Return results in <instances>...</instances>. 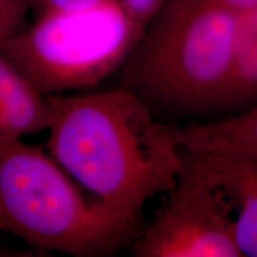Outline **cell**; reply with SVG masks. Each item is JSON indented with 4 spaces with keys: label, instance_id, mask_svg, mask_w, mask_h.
Returning <instances> with one entry per match:
<instances>
[{
    "label": "cell",
    "instance_id": "cell-13",
    "mask_svg": "<svg viewBox=\"0 0 257 257\" xmlns=\"http://www.w3.org/2000/svg\"><path fill=\"white\" fill-rule=\"evenodd\" d=\"M220 2L237 15L245 14L257 9V0H220Z\"/></svg>",
    "mask_w": 257,
    "mask_h": 257
},
{
    "label": "cell",
    "instance_id": "cell-11",
    "mask_svg": "<svg viewBox=\"0 0 257 257\" xmlns=\"http://www.w3.org/2000/svg\"><path fill=\"white\" fill-rule=\"evenodd\" d=\"M166 2L167 0H119L127 15L143 28H147L159 15Z\"/></svg>",
    "mask_w": 257,
    "mask_h": 257
},
{
    "label": "cell",
    "instance_id": "cell-4",
    "mask_svg": "<svg viewBox=\"0 0 257 257\" xmlns=\"http://www.w3.org/2000/svg\"><path fill=\"white\" fill-rule=\"evenodd\" d=\"M146 28L119 0L37 15L0 51L44 95L87 89L123 68Z\"/></svg>",
    "mask_w": 257,
    "mask_h": 257
},
{
    "label": "cell",
    "instance_id": "cell-12",
    "mask_svg": "<svg viewBox=\"0 0 257 257\" xmlns=\"http://www.w3.org/2000/svg\"><path fill=\"white\" fill-rule=\"evenodd\" d=\"M31 11L36 15L53 11H66L91 6L101 0H28Z\"/></svg>",
    "mask_w": 257,
    "mask_h": 257
},
{
    "label": "cell",
    "instance_id": "cell-9",
    "mask_svg": "<svg viewBox=\"0 0 257 257\" xmlns=\"http://www.w3.org/2000/svg\"><path fill=\"white\" fill-rule=\"evenodd\" d=\"M256 104L257 9L239 15L232 70L216 118L238 113Z\"/></svg>",
    "mask_w": 257,
    "mask_h": 257
},
{
    "label": "cell",
    "instance_id": "cell-8",
    "mask_svg": "<svg viewBox=\"0 0 257 257\" xmlns=\"http://www.w3.org/2000/svg\"><path fill=\"white\" fill-rule=\"evenodd\" d=\"M176 147L188 150L239 153L257 157V104L224 117L168 124Z\"/></svg>",
    "mask_w": 257,
    "mask_h": 257
},
{
    "label": "cell",
    "instance_id": "cell-3",
    "mask_svg": "<svg viewBox=\"0 0 257 257\" xmlns=\"http://www.w3.org/2000/svg\"><path fill=\"white\" fill-rule=\"evenodd\" d=\"M142 226L82 188L46 149L0 141V231L41 249L105 257L128 248Z\"/></svg>",
    "mask_w": 257,
    "mask_h": 257
},
{
    "label": "cell",
    "instance_id": "cell-1",
    "mask_svg": "<svg viewBox=\"0 0 257 257\" xmlns=\"http://www.w3.org/2000/svg\"><path fill=\"white\" fill-rule=\"evenodd\" d=\"M48 98L46 150L92 195L142 219L147 202L175 185L182 160L169 125L133 92Z\"/></svg>",
    "mask_w": 257,
    "mask_h": 257
},
{
    "label": "cell",
    "instance_id": "cell-10",
    "mask_svg": "<svg viewBox=\"0 0 257 257\" xmlns=\"http://www.w3.org/2000/svg\"><path fill=\"white\" fill-rule=\"evenodd\" d=\"M31 11L28 0H0V43L21 31Z\"/></svg>",
    "mask_w": 257,
    "mask_h": 257
},
{
    "label": "cell",
    "instance_id": "cell-7",
    "mask_svg": "<svg viewBox=\"0 0 257 257\" xmlns=\"http://www.w3.org/2000/svg\"><path fill=\"white\" fill-rule=\"evenodd\" d=\"M50 121L49 98L0 51V141L48 131Z\"/></svg>",
    "mask_w": 257,
    "mask_h": 257
},
{
    "label": "cell",
    "instance_id": "cell-5",
    "mask_svg": "<svg viewBox=\"0 0 257 257\" xmlns=\"http://www.w3.org/2000/svg\"><path fill=\"white\" fill-rule=\"evenodd\" d=\"M127 249L136 257H243L226 197L184 166Z\"/></svg>",
    "mask_w": 257,
    "mask_h": 257
},
{
    "label": "cell",
    "instance_id": "cell-6",
    "mask_svg": "<svg viewBox=\"0 0 257 257\" xmlns=\"http://www.w3.org/2000/svg\"><path fill=\"white\" fill-rule=\"evenodd\" d=\"M179 149L182 166L217 187L233 211L234 238L243 257H257V157Z\"/></svg>",
    "mask_w": 257,
    "mask_h": 257
},
{
    "label": "cell",
    "instance_id": "cell-2",
    "mask_svg": "<svg viewBox=\"0 0 257 257\" xmlns=\"http://www.w3.org/2000/svg\"><path fill=\"white\" fill-rule=\"evenodd\" d=\"M239 15L220 0H167L121 68L120 87L161 121L216 118L232 70Z\"/></svg>",
    "mask_w": 257,
    "mask_h": 257
}]
</instances>
